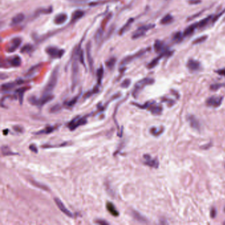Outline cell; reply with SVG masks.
Here are the masks:
<instances>
[{
  "label": "cell",
  "instance_id": "obj_50",
  "mask_svg": "<svg viewBox=\"0 0 225 225\" xmlns=\"http://www.w3.org/2000/svg\"><path fill=\"white\" fill-rule=\"evenodd\" d=\"M96 223L98 224H102V225H108L109 224V223L106 222V220H100V219H98L96 220Z\"/></svg>",
  "mask_w": 225,
  "mask_h": 225
},
{
  "label": "cell",
  "instance_id": "obj_29",
  "mask_svg": "<svg viewBox=\"0 0 225 225\" xmlns=\"http://www.w3.org/2000/svg\"><path fill=\"white\" fill-rule=\"evenodd\" d=\"M188 120L190 121V124L191 125V126L194 128V129H198L199 128V121L197 120V119L195 118L194 116H190L188 117Z\"/></svg>",
  "mask_w": 225,
  "mask_h": 225
},
{
  "label": "cell",
  "instance_id": "obj_52",
  "mask_svg": "<svg viewBox=\"0 0 225 225\" xmlns=\"http://www.w3.org/2000/svg\"><path fill=\"white\" fill-rule=\"evenodd\" d=\"M201 2V0H190L189 1V3L191 4V5H197V4H199Z\"/></svg>",
  "mask_w": 225,
  "mask_h": 225
},
{
  "label": "cell",
  "instance_id": "obj_15",
  "mask_svg": "<svg viewBox=\"0 0 225 225\" xmlns=\"http://www.w3.org/2000/svg\"><path fill=\"white\" fill-rule=\"evenodd\" d=\"M23 83H24V81L22 79H19V80L15 81H14V82H10V83H4L2 85V91L3 92L10 91L11 89L15 87L17 85H21Z\"/></svg>",
  "mask_w": 225,
  "mask_h": 225
},
{
  "label": "cell",
  "instance_id": "obj_56",
  "mask_svg": "<svg viewBox=\"0 0 225 225\" xmlns=\"http://www.w3.org/2000/svg\"><path fill=\"white\" fill-rule=\"evenodd\" d=\"M224 211H225V208H224Z\"/></svg>",
  "mask_w": 225,
  "mask_h": 225
},
{
  "label": "cell",
  "instance_id": "obj_4",
  "mask_svg": "<svg viewBox=\"0 0 225 225\" xmlns=\"http://www.w3.org/2000/svg\"><path fill=\"white\" fill-rule=\"evenodd\" d=\"M154 83H155V79L150 77H146L139 81L135 85L134 89L132 92V96L135 98H137L139 94L141 93V92L143 91L144 88L146 86H148V85H152Z\"/></svg>",
  "mask_w": 225,
  "mask_h": 225
},
{
  "label": "cell",
  "instance_id": "obj_45",
  "mask_svg": "<svg viewBox=\"0 0 225 225\" xmlns=\"http://www.w3.org/2000/svg\"><path fill=\"white\" fill-rule=\"evenodd\" d=\"M131 85V80L129 79H125L124 81H123V82L121 83V87L124 89L128 88L129 87V85Z\"/></svg>",
  "mask_w": 225,
  "mask_h": 225
},
{
  "label": "cell",
  "instance_id": "obj_31",
  "mask_svg": "<svg viewBox=\"0 0 225 225\" xmlns=\"http://www.w3.org/2000/svg\"><path fill=\"white\" fill-rule=\"evenodd\" d=\"M174 19H173V17L170 15V14H167L164 17H163V19H162L160 20V24L162 25H168V24H170L171 22H172Z\"/></svg>",
  "mask_w": 225,
  "mask_h": 225
},
{
  "label": "cell",
  "instance_id": "obj_10",
  "mask_svg": "<svg viewBox=\"0 0 225 225\" xmlns=\"http://www.w3.org/2000/svg\"><path fill=\"white\" fill-rule=\"evenodd\" d=\"M148 49H141V50H139V52H137L136 53H134V54H133V55H130V56L125 57L124 59L123 60V61L121 62V65H126V64H129V63L132 62V61L137 59V58L140 57L141 56H142L143 55L145 54V53L148 50Z\"/></svg>",
  "mask_w": 225,
  "mask_h": 225
},
{
  "label": "cell",
  "instance_id": "obj_26",
  "mask_svg": "<svg viewBox=\"0 0 225 225\" xmlns=\"http://www.w3.org/2000/svg\"><path fill=\"white\" fill-rule=\"evenodd\" d=\"M56 129V127L55 126H47L45 128L40 130L39 132L35 133L36 135H47L52 133L53 132L55 131Z\"/></svg>",
  "mask_w": 225,
  "mask_h": 225
},
{
  "label": "cell",
  "instance_id": "obj_1",
  "mask_svg": "<svg viewBox=\"0 0 225 225\" xmlns=\"http://www.w3.org/2000/svg\"><path fill=\"white\" fill-rule=\"evenodd\" d=\"M58 73H59V67L57 66L53 69L50 76H49V78L46 86L44 87V89L43 90L42 95L45 96L48 95V94H52V91L54 90L57 83Z\"/></svg>",
  "mask_w": 225,
  "mask_h": 225
},
{
  "label": "cell",
  "instance_id": "obj_51",
  "mask_svg": "<svg viewBox=\"0 0 225 225\" xmlns=\"http://www.w3.org/2000/svg\"><path fill=\"white\" fill-rule=\"evenodd\" d=\"M221 86H223L222 84H214L211 86V90H217Z\"/></svg>",
  "mask_w": 225,
  "mask_h": 225
},
{
  "label": "cell",
  "instance_id": "obj_30",
  "mask_svg": "<svg viewBox=\"0 0 225 225\" xmlns=\"http://www.w3.org/2000/svg\"><path fill=\"white\" fill-rule=\"evenodd\" d=\"M2 153L3 156H9V155H15L17 153L13 152L11 148L6 146V145H3L2 147Z\"/></svg>",
  "mask_w": 225,
  "mask_h": 225
},
{
  "label": "cell",
  "instance_id": "obj_38",
  "mask_svg": "<svg viewBox=\"0 0 225 225\" xmlns=\"http://www.w3.org/2000/svg\"><path fill=\"white\" fill-rule=\"evenodd\" d=\"M69 143L68 142H65L61 144H59V145H44L42 146V148H57V147H65L67 145H68Z\"/></svg>",
  "mask_w": 225,
  "mask_h": 225
},
{
  "label": "cell",
  "instance_id": "obj_36",
  "mask_svg": "<svg viewBox=\"0 0 225 225\" xmlns=\"http://www.w3.org/2000/svg\"><path fill=\"white\" fill-rule=\"evenodd\" d=\"M133 19H130L127 22V23L125 24V25L123 26V27L121 29V30H120V35H121V34H123L125 32V31H126V30H127L130 27V26H131V25L133 23Z\"/></svg>",
  "mask_w": 225,
  "mask_h": 225
},
{
  "label": "cell",
  "instance_id": "obj_47",
  "mask_svg": "<svg viewBox=\"0 0 225 225\" xmlns=\"http://www.w3.org/2000/svg\"><path fill=\"white\" fill-rule=\"evenodd\" d=\"M13 129H14V131H15L18 133H22L24 132L23 128L19 126V125H15V126H13Z\"/></svg>",
  "mask_w": 225,
  "mask_h": 225
},
{
  "label": "cell",
  "instance_id": "obj_28",
  "mask_svg": "<svg viewBox=\"0 0 225 225\" xmlns=\"http://www.w3.org/2000/svg\"><path fill=\"white\" fill-rule=\"evenodd\" d=\"M132 215L133 217V218L138 220L139 222H141V223H146L147 222V219L143 217V216H142L140 213L137 212V211L133 210L132 211Z\"/></svg>",
  "mask_w": 225,
  "mask_h": 225
},
{
  "label": "cell",
  "instance_id": "obj_44",
  "mask_svg": "<svg viewBox=\"0 0 225 225\" xmlns=\"http://www.w3.org/2000/svg\"><path fill=\"white\" fill-rule=\"evenodd\" d=\"M183 37H184L183 33H182L180 32H178V33H176V34H174V37H173V39L175 40V41L180 42V41H181V40H182V38Z\"/></svg>",
  "mask_w": 225,
  "mask_h": 225
},
{
  "label": "cell",
  "instance_id": "obj_20",
  "mask_svg": "<svg viewBox=\"0 0 225 225\" xmlns=\"http://www.w3.org/2000/svg\"><path fill=\"white\" fill-rule=\"evenodd\" d=\"M154 49L156 52L160 53L166 50L167 48L166 49V46L164 42L161 41L160 40H156L154 44Z\"/></svg>",
  "mask_w": 225,
  "mask_h": 225
},
{
  "label": "cell",
  "instance_id": "obj_27",
  "mask_svg": "<svg viewBox=\"0 0 225 225\" xmlns=\"http://www.w3.org/2000/svg\"><path fill=\"white\" fill-rule=\"evenodd\" d=\"M31 184H33V185L35 187H37L39 189H41V190H43L44 191H50V190H49V188L46 186L45 185V184H42L40 182H37L35 180H30Z\"/></svg>",
  "mask_w": 225,
  "mask_h": 225
},
{
  "label": "cell",
  "instance_id": "obj_7",
  "mask_svg": "<svg viewBox=\"0 0 225 225\" xmlns=\"http://www.w3.org/2000/svg\"><path fill=\"white\" fill-rule=\"evenodd\" d=\"M155 24H148L146 25H143L139 27L135 32L133 33L132 38L133 39H137L141 38L143 36H145L146 33L148 30H149L155 28Z\"/></svg>",
  "mask_w": 225,
  "mask_h": 225
},
{
  "label": "cell",
  "instance_id": "obj_55",
  "mask_svg": "<svg viewBox=\"0 0 225 225\" xmlns=\"http://www.w3.org/2000/svg\"><path fill=\"white\" fill-rule=\"evenodd\" d=\"M69 1L75 2V3H82V2H86L87 0H69Z\"/></svg>",
  "mask_w": 225,
  "mask_h": 225
},
{
  "label": "cell",
  "instance_id": "obj_43",
  "mask_svg": "<svg viewBox=\"0 0 225 225\" xmlns=\"http://www.w3.org/2000/svg\"><path fill=\"white\" fill-rule=\"evenodd\" d=\"M116 61V58H114V57L110 58V59L109 61H107L106 62V66H107L108 67H109V68L111 69V68H112V67H113L114 66Z\"/></svg>",
  "mask_w": 225,
  "mask_h": 225
},
{
  "label": "cell",
  "instance_id": "obj_37",
  "mask_svg": "<svg viewBox=\"0 0 225 225\" xmlns=\"http://www.w3.org/2000/svg\"><path fill=\"white\" fill-rule=\"evenodd\" d=\"M208 37L207 35H203L201 36V37H199L197 38L196 39H195L192 42L193 44H201L204 42L205 41H206V40L207 39Z\"/></svg>",
  "mask_w": 225,
  "mask_h": 225
},
{
  "label": "cell",
  "instance_id": "obj_13",
  "mask_svg": "<svg viewBox=\"0 0 225 225\" xmlns=\"http://www.w3.org/2000/svg\"><path fill=\"white\" fill-rule=\"evenodd\" d=\"M144 161L143 163L155 168H157L159 166V161L156 159H152V157L149 155H143Z\"/></svg>",
  "mask_w": 225,
  "mask_h": 225
},
{
  "label": "cell",
  "instance_id": "obj_48",
  "mask_svg": "<svg viewBox=\"0 0 225 225\" xmlns=\"http://www.w3.org/2000/svg\"><path fill=\"white\" fill-rule=\"evenodd\" d=\"M52 12V7H49L48 9H42L40 11H38V13H50Z\"/></svg>",
  "mask_w": 225,
  "mask_h": 225
},
{
  "label": "cell",
  "instance_id": "obj_8",
  "mask_svg": "<svg viewBox=\"0 0 225 225\" xmlns=\"http://www.w3.org/2000/svg\"><path fill=\"white\" fill-rule=\"evenodd\" d=\"M172 53H173L172 51H169L168 49H166L164 52L160 53L159 55L156 57H155L154 60H152L150 63H148V64L147 65V68L150 69L154 68L155 67H156L159 64V63L161 59H163L164 57H168L171 55H172Z\"/></svg>",
  "mask_w": 225,
  "mask_h": 225
},
{
  "label": "cell",
  "instance_id": "obj_9",
  "mask_svg": "<svg viewBox=\"0 0 225 225\" xmlns=\"http://www.w3.org/2000/svg\"><path fill=\"white\" fill-rule=\"evenodd\" d=\"M46 52L52 58H61L64 54V50L55 46H48L46 48Z\"/></svg>",
  "mask_w": 225,
  "mask_h": 225
},
{
  "label": "cell",
  "instance_id": "obj_21",
  "mask_svg": "<svg viewBox=\"0 0 225 225\" xmlns=\"http://www.w3.org/2000/svg\"><path fill=\"white\" fill-rule=\"evenodd\" d=\"M67 18L68 17L65 13H60L55 17L53 22L56 25H62L67 21Z\"/></svg>",
  "mask_w": 225,
  "mask_h": 225
},
{
  "label": "cell",
  "instance_id": "obj_46",
  "mask_svg": "<svg viewBox=\"0 0 225 225\" xmlns=\"http://www.w3.org/2000/svg\"><path fill=\"white\" fill-rule=\"evenodd\" d=\"M102 34H103V32H102V30L101 29L97 31V33L96 36H95V39H96V40L97 42H98L99 40L101 39Z\"/></svg>",
  "mask_w": 225,
  "mask_h": 225
},
{
  "label": "cell",
  "instance_id": "obj_23",
  "mask_svg": "<svg viewBox=\"0 0 225 225\" xmlns=\"http://www.w3.org/2000/svg\"><path fill=\"white\" fill-rule=\"evenodd\" d=\"M106 209L109 211V212L114 217H118L119 216V212L117 209H116L115 206L112 203L110 202H108L106 204Z\"/></svg>",
  "mask_w": 225,
  "mask_h": 225
},
{
  "label": "cell",
  "instance_id": "obj_40",
  "mask_svg": "<svg viewBox=\"0 0 225 225\" xmlns=\"http://www.w3.org/2000/svg\"><path fill=\"white\" fill-rule=\"evenodd\" d=\"M98 91H99V89H98V87H94V88L92 90V91H89V92H87L86 94H85V95H84V98H89V97H91V96L93 95V94L97 93Z\"/></svg>",
  "mask_w": 225,
  "mask_h": 225
},
{
  "label": "cell",
  "instance_id": "obj_24",
  "mask_svg": "<svg viewBox=\"0 0 225 225\" xmlns=\"http://www.w3.org/2000/svg\"><path fill=\"white\" fill-rule=\"evenodd\" d=\"M29 89H30L29 87H21V88L17 89L15 91V93L18 94V97H19V103L21 105H22V102H23L24 93Z\"/></svg>",
  "mask_w": 225,
  "mask_h": 225
},
{
  "label": "cell",
  "instance_id": "obj_25",
  "mask_svg": "<svg viewBox=\"0 0 225 225\" xmlns=\"http://www.w3.org/2000/svg\"><path fill=\"white\" fill-rule=\"evenodd\" d=\"M25 18V15L23 13H19V14L16 15L11 20V25H16L21 23V22L24 21Z\"/></svg>",
  "mask_w": 225,
  "mask_h": 225
},
{
  "label": "cell",
  "instance_id": "obj_54",
  "mask_svg": "<svg viewBox=\"0 0 225 225\" xmlns=\"http://www.w3.org/2000/svg\"><path fill=\"white\" fill-rule=\"evenodd\" d=\"M216 214H217V211H216L215 209H212L211 211V216L212 218L215 217Z\"/></svg>",
  "mask_w": 225,
  "mask_h": 225
},
{
  "label": "cell",
  "instance_id": "obj_17",
  "mask_svg": "<svg viewBox=\"0 0 225 225\" xmlns=\"http://www.w3.org/2000/svg\"><path fill=\"white\" fill-rule=\"evenodd\" d=\"M213 17H214V15H209L208 17L204 18L203 19L199 21V22H197V29H202L205 28L206 26H207V25L209 23V22L211 21H212Z\"/></svg>",
  "mask_w": 225,
  "mask_h": 225
},
{
  "label": "cell",
  "instance_id": "obj_33",
  "mask_svg": "<svg viewBox=\"0 0 225 225\" xmlns=\"http://www.w3.org/2000/svg\"><path fill=\"white\" fill-rule=\"evenodd\" d=\"M79 98V94H78V95L73 97V98L71 99V100L65 102V106L67 107V108H72L73 106H74L76 103L77 102Z\"/></svg>",
  "mask_w": 225,
  "mask_h": 225
},
{
  "label": "cell",
  "instance_id": "obj_3",
  "mask_svg": "<svg viewBox=\"0 0 225 225\" xmlns=\"http://www.w3.org/2000/svg\"><path fill=\"white\" fill-rule=\"evenodd\" d=\"M132 104L141 109L148 110L154 115H160L163 112V107L157 104L155 101H148L143 105L136 102H132Z\"/></svg>",
  "mask_w": 225,
  "mask_h": 225
},
{
  "label": "cell",
  "instance_id": "obj_11",
  "mask_svg": "<svg viewBox=\"0 0 225 225\" xmlns=\"http://www.w3.org/2000/svg\"><path fill=\"white\" fill-rule=\"evenodd\" d=\"M223 97L219 96H212L207 99L206 105L210 107L217 108L221 105Z\"/></svg>",
  "mask_w": 225,
  "mask_h": 225
},
{
  "label": "cell",
  "instance_id": "obj_49",
  "mask_svg": "<svg viewBox=\"0 0 225 225\" xmlns=\"http://www.w3.org/2000/svg\"><path fill=\"white\" fill-rule=\"evenodd\" d=\"M29 149L30 151H32L33 152H35V153H37V152H38V148H37V146L34 145V144H32V145H30L29 146Z\"/></svg>",
  "mask_w": 225,
  "mask_h": 225
},
{
  "label": "cell",
  "instance_id": "obj_35",
  "mask_svg": "<svg viewBox=\"0 0 225 225\" xmlns=\"http://www.w3.org/2000/svg\"><path fill=\"white\" fill-rule=\"evenodd\" d=\"M164 128H155L153 127L150 129V133L154 136H159L163 132Z\"/></svg>",
  "mask_w": 225,
  "mask_h": 225
},
{
  "label": "cell",
  "instance_id": "obj_53",
  "mask_svg": "<svg viewBox=\"0 0 225 225\" xmlns=\"http://www.w3.org/2000/svg\"><path fill=\"white\" fill-rule=\"evenodd\" d=\"M216 73H217L220 75H223L225 77V68L218 69L217 71H216Z\"/></svg>",
  "mask_w": 225,
  "mask_h": 225
},
{
  "label": "cell",
  "instance_id": "obj_2",
  "mask_svg": "<svg viewBox=\"0 0 225 225\" xmlns=\"http://www.w3.org/2000/svg\"><path fill=\"white\" fill-rule=\"evenodd\" d=\"M78 52L79 48L76 49L75 52V56L73 58V63H72L71 67V90L74 91L75 87H77L79 79V64H78Z\"/></svg>",
  "mask_w": 225,
  "mask_h": 225
},
{
  "label": "cell",
  "instance_id": "obj_14",
  "mask_svg": "<svg viewBox=\"0 0 225 225\" xmlns=\"http://www.w3.org/2000/svg\"><path fill=\"white\" fill-rule=\"evenodd\" d=\"M186 65H187L188 69L192 72L199 71L201 67V63L199 61H197L194 59L189 60L187 62Z\"/></svg>",
  "mask_w": 225,
  "mask_h": 225
},
{
  "label": "cell",
  "instance_id": "obj_32",
  "mask_svg": "<svg viewBox=\"0 0 225 225\" xmlns=\"http://www.w3.org/2000/svg\"><path fill=\"white\" fill-rule=\"evenodd\" d=\"M10 65L13 67H19L21 65V58L16 56L12 57L10 60Z\"/></svg>",
  "mask_w": 225,
  "mask_h": 225
},
{
  "label": "cell",
  "instance_id": "obj_6",
  "mask_svg": "<svg viewBox=\"0 0 225 225\" xmlns=\"http://www.w3.org/2000/svg\"><path fill=\"white\" fill-rule=\"evenodd\" d=\"M87 123V120L86 117H81V116H77L73 118L71 121L67 124V126L71 130V131H73L79 126H81Z\"/></svg>",
  "mask_w": 225,
  "mask_h": 225
},
{
  "label": "cell",
  "instance_id": "obj_5",
  "mask_svg": "<svg viewBox=\"0 0 225 225\" xmlns=\"http://www.w3.org/2000/svg\"><path fill=\"white\" fill-rule=\"evenodd\" d=\"M53 95L52 94H48V95H42V97L40 98H37L34 96L30 97L29 98V102L30 103L31 105L37 106L39 107L40 109H41L42 106H44L45 105L47 104L48 102H50L53 99Z\"/></svg>",
  "mask_w": 225,
  "mask_h": 225
},
{
  "label": "cell",
  "instance_id": "obj_12",
  "mask_svg": "<svg viewBox=\"0 0 225 225\" xmlns=\"http://www.w3.org/2000/svg\"><path fill=\"white\" fill-rule=\"evenodd\" d=\"M54 201H55L56 204L57 205V206L58 207V208L60 209V210L63 213H64L65 215H67V217H71V218L73 217V213H72L69 209H67V208L65 206L64 203H63V202L59 199V198L55 197Z\"/></svg>",
  "mask_w": 225,
  "mask_h": 225
},
{
  "label": "cell",
  "instance_id": "obj_42",
  "mask_svg": "<svg viewBox=\"0 0 225 225\" xmlns=\"http://www.w3.org/2000/svg\"><path fill=\"white\" fill-rule=\"evenodd\" d=\"M61 109V105H60L59 104H57V105L53 106L52 107L50 108L49 112H50L51 113H57V112L60 111Z\"/></svg>",
  "mask_w": 225,
  "mask_h": 225
},
{
  "label": "cell",
  "instance_id": "obj_19",
  "mask_svg": "<svg viewBox=\"0 0 225 225\" xmlns=\"http://www.w3.org/2000/svg\"><path fill=\"white\" fill-rule=\"evenodd\" d=\"M86 51H87V60L89 62V65L90 66L91 70L93 71V60L91 56V42H88L86 46Z\"/></svg>",
  "mask_w": 225,
  "mask_h": 225
},
{
  "label": "cell",
  "instance_id": "obj_16",
  "mask_svg": "<svg viewBox=\"0 0 225 225\" xmlns=\"http://www.w3.org/2000/svg\"><path fill=\"white\" fill-rule=\"evenodd\" d=\"M21 44V39L19 38H15L11 40L10 46L7 48V51L10 52H15L17 48L20 46Z\"/></svg>",
  "mask_w": 225,
  "mask_h": 225
},
{
  "label": "cell",
  "instance_id": "obj_22",
  "mask_svg": "<svg viewBox=\"0 0 225 225\" xmlns=\"http://www.w3.org/2000/svg\"><path fill=\"white\" fill-rule=\"evenodd\" d=\"M84 15H85V12L83 10H75L73 13V14H72L71 22H74L75 21H78L79 19H81V18L83 17Z\"/></svg>",
  "mask_w": 225,
  "mask_h": 225
},
{
  "label": "cell",
  "instance_id": "obj_41",
  "mask_svg": "<svg viewBox=\"0 0 225 225\" xmlns=\"http://www.w3.org/2000/svg\"><path fill=\"white\" fill-rule=\"evenodd\" d=\"M33 48V46H31V45H30V44H26L22 48L21 52L22 53H30L31 51H32Z\"/></svg>",
  "mask_w": 225,
  "mask_h": 225
},
{
  "label": "cell",
  "instance_id": "obj_39",
  "mask_svg": "<svg viewBox=\"0 0 225 225\" xmlns=\"http://www.w3.org/2000/svg\"><path fill=\"white\" fill-rule=\"evenodd\" d=\"M39 67H40L39 65H37L33 67H31V68L28 71L27 73L26 74V77H31V76H33L36 73V71H37V69L39 68Z\"/></svg>",
  "mask_w": 225,
  "mask_h": 225
},
{
  "label": "cell",
  "instance_id": "obj_18",
  "mask_svg": "<svg viewBox=\"0 0 225 225\" xmlns=\"http://www.w3.org/2000/svg\"><path fill=\"white\" fill-rule=\"evenodd\" d=\"M197 29V22H195V23H193V24L190 25V26H188V27L185 30H184V31L183 32L184 37H189V36L191 35L192 34L194 33V32Z\"/></svg>",
  "mask_w": 225,
  "mask_h": 225
},
{
  "label": "cell",
  "instance_id": "obj_34",
  "mask_svg": "<svg viewBox=\"0 0 225 225\" xmlns=\"http://www.w3.org/2000/svg\"><path fill=\"white\" fill-rule=\"evenodd\" d=\"M103 75H104V68L101 66L97 71V82L98 85H101L102 80L103 78Z\"/></svg>",
  "mask_w": 225,
  "mask_h": 225
}]
</instances>
